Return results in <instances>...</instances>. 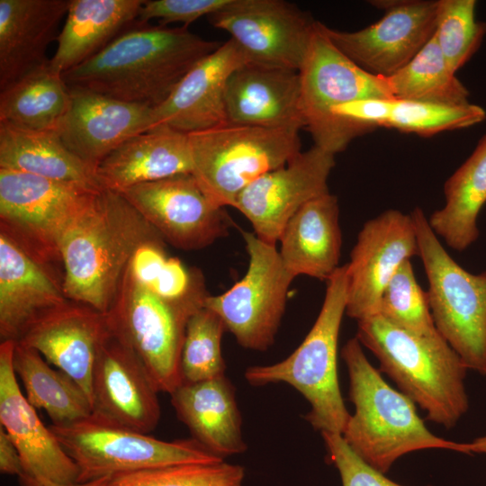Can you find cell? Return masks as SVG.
<instances>
[{
	"label": "cell",
	"instance_id": "obj_28",
	"mask_svg": "<svg viewBox=\"0 0 486 486\" xmlns=\"http://www.w3.org/2000/svg\"><path fill=\"white\" fill-rule=\"evenodd\" d=\"M281 258L294 276L327 281L339 267V205L329 192L308 202L288 220L279 240Z\"/></svg>",
	"mask_w": 486,
	"mask_h": 486
},
{
	"label": "cell",
	"instance_id": "obj_31",
	"mask_svg": "<svg viewBox=\"0 0 486 486\" xmlns=\"http://www.w3.org/2000/svg\"><path fill=\"white\" fill-rule=\"evenodd\" d=\"M445 204L428 220L448 247L463 251L479 237L478 215L486 203V134L444 184Z\"/></svg>",
	"mask_w": 486,
	"mask_h": 486
},
{
	"label": "cell",
	"instance_id": "obj_38",
	"mask_svg": "<svg viewBox=\"0 0 486 486\" xmlns=\"http://www.w3.org/2000/svg\"><path fill=\"white\" fill-rule=\"evenodd\" d=\"M378 314L392 325L418 336L438 333L427 292L419 286L410 260L401 265L384 289Z\"/></svg>",
	"mask_w": 486,
	"mask_h": 486
},
{
	"label": "cell",
	"instance_id": "obj_2",
	"mask_svg": "<svg viewBox=\"0 0 486 486\" xmlns=\"http://www.w3.org/2000/svg\"><path fill=\"white\" fill-rule=\"evenodd\" d=\"M155 239L164 238L120 193L101 190L60 244L66 297L107 313L135 249Z\"/></svg>",
	"mask_w": 486,
	"mask_h": 486
},
{
	"label": "cell",
	"instance_id": "obj_16",
	"mask_svg": "<svg viewBox=\"0 0 486 486\" xmlns=\"http://www.w3.org/2000/svg\"><path fill=\"white\" fill-rule=\"evenodd\" d=\"M335 155L317 146L246 187L233 207L251 223L260 239L276 245L288 220L308 202L328 193Z\"/></svg>",
	"mask_w": 486,
	"mask_h": 486
},
{
	"label": "cell",
	"instance_id": "obj_7",
	"mask_svg": "<svg viewBox=\"0 0 486 486\" xmlns=\"http://www.w3.org/2000/svg\"><path fill=\"white\" fill-rule=\"evenodd\" d=\"M299 131L225 123L189 133L192 174L212 202L233 207L246 187L301 152Z\"/></svg>",
	"mask_w": 486,
	"mask_h": 486
},
{
	"label": "cell",
	"instance_id": "obj_32",
	"mask_svg": "<svg viewBox=\"0 0 486 486\" xmlns=\"http://www.w3.org/2000/svg\"><path fill=\"white\" fill-rule=\"evenodd\" d=\"M71 103L70 89L50 59L0 90V122L57 132Z\"/></svg>",
	"mask_w": 486,
	"mask_h": 486
},
{
	"label": "cell",
	"instance_id": "obj_24",
	"mask_svg": "<svg viewBox=\"0 0 486 486\" xmlns=\"http://www.w3.org/2000/svg\"><path fill=\"white\" fill-rule=\"evenodd\" d=\"M68 301L54 274L0 232L1 342H17L36 320Z\"/></svg>",
	"mask_w": 486,
	"mask_h": 486
},
{
	"label": "cell",
	"instance_id": "obj_40",
	"mask_svg": "<svg viewBox=\"0 0 486 486\" xmlns=\"http://www.w3.org/2000/svg\"><path fill=\"white\" fill-rule=\"evenodd\" d=\"M245 469L225 461L180 464L111 476L106 486H243Z\"/></svg>",
	"mask_w": 486,
	"mask_h": 486
},
{
	"label": "cell",
	"instance_id": "obj_35",
	"mask_svg": "<svg viewBox=\"0 0 486 486\" xmlns=\"http://www.w3.org/2000/svg\"><path fill=\"white\" fill-rule=\"evenodd\" d=\"M384 79L395 100L469 103V91L447 64L434 36L407 65Z\"/></svg>",
	"mask_w": 486,
	"mask_h": 486
},
{
	"label": "cell",
	"instance_id": "obj_43",
	"mask_svg": "<svg viewBox=\"0 0 486 486\" xmlns=\"http://www.w3.org/2000/svg\"><path fill=\"white\" fill-rule=\"evenodd\" d=\"M0 471L2 473L17 477L24 472L20 454L2 427L0 428Z\"/></svg>",
	"mask_w": 486,
	"mask_h": 486
},
{
	"label": "cell",
	"instance_id": "obj_27",
	"mask_svg": "<svg viewBox=\"0 0 486 486\" xmlns=\"http://www.w3.org/2000/svg\"><path fill=\"white\" fill-rule=\"evenodd\" d=\"M170 396L177 418L192 437L212 453L225 459L248 449L235 388L225 374L182 383Z\"/></svg>",
	"mask_w": 486,
	"mask_h": 486
},
{
	"label": "cell",
	"instance_id": "obj_8",
	"mask_svg": "<svg viewBox=\"0 0 486 486\" xmlns=\"http://www.w3.org/2000/svg\"><path fill=\"white\" fill-rule=\"evenodd\" d=\"M101 190L0 168V232L52 272L66 232Z\"/></svg>",
	"mask_w": 486,
	"mask_h": 486
},
{
	"label": "cell",
	"instance_id": "obj_20",
	"mask_svg": "<svg viewBox=\"0 0 486 486\" xmlns=\"http://www.w3.org/2000/svg\"><path fill=\"white\" fill-rule=\"evenodd\" d=\"M14 341L0 344V422L16 446L23 474L77 482L79 469L22 394L14 369Z\"/></svg>",
	"mask_w": 486,
	"mask_h": 486
},
{
	"label": "cell",
	"instance_id": "obj_25",
	"mask_svg": "<svg viewBox=\"0 0 486 486\" xmlns=\"http://www.w3.org/2000/svg\"><path fill=\"white\" fill-rule=\"evenodd\" d=\"M70 0H0V90L50 59Z\"/></svg>",
	"mask_w": 486,
	"mask_h": 486
},
{
	"label": "cell",
	"instance_id": "obj_22",
	"mask_svg": "<svg viewBox=\"0 0 486 486\" xmlns=\"http://www.w3.org/2000/svg\"><path fill=\"white\" fill-rule=\"evenodd\" d=\"M105 328V313L68 301L36 320L15 343L38 351L70 376L92 402L93 369Z\"/></svg>",
	"mask_w": 486,
	"mask_h": 486
},
{
	"label": "cell",
	"instance_id": "obj_23",
	"mask_svg": "<svg viewBox=\"0 0 486 486\" xmlns=\"http://www.w3.org/2000/svg\"><path fill=\"white\" fill-rule=\"evenodd\" d=\"M228 123L272 129L305 128L299 71L246 63L230 76L225 91Z\"/></svg>",
	"mask_w": 486,
	"mask_h": 486
},
{
	"label": "cell",
	"instance_id": "obj_3",
	"mask_svg": "<svg viewBox=\"0 0 486 486\" xmlns=\"http://www.w3.org/2000/svg\"><path fill=\"white\" fill-rule=\"evenodd\" d=\"M349 377V399L355 406L342 432L347 446L366 464L387 472L402 455L422 449L466 454L465 443L431 433L415 403L394 390L367 359L356 337L341 350Z\"/></svg>",
	"mask_w": 486,
	"mask_h": 486
},
{
	"label": "cell",
	"instance_id": "obj_39",
	"mask_svg": "<svg viewBox=\"0 0 486 486\" xmlns=\"http://www.w3.org/2000/svg\"><path fill=\"white\" fill-rule=\"evenodd\" d=\"M485 110L471 103L448 104L395 100L386 128L420 136L464 129L483 122Z\"/></svg>",
	"mask_w": 486,
	"mask_h": 486
},
{
	"label": "cell",
	"instance_id": "obj_26",
	"mask_svg": "<svg viewBox=\"0 0 486 486\" xmlns=\"http://www.w3.org/2000/svg\"><path fill=\"white\" fill-rule=\"evenodd\" d=\"M192 173L193 158L188 134L163 127L130 137L95 169L101 189L114 192Z\"/></svg>",
	"mask_w": 486,
	"mask_h": 486
},
{
	"label": "cell",
	"instance_id": "obj_33",
	"mask_svg": "<svg viewBox=\"0 0 486 486\" xmlns=\"http://www.w3.org/2000/svg\"><path fill=\"white\" fill-rule=\"evenodd\" d=\"M14 369L26 391V399L44 410L52 425L68 424L93 413L91 400L67 374L50 367L35 349L15 343Z\"/></svg>",
	"mask_w": 486,
	"mask_h": 486
},
{
	"label": "cell",
	"instance_id": "obj_19",
	"mask_svg": "<svg viewBox=\"0 0 486 486\" xmlns=\"http://www.w3.org/2000/svg\"><path fill=\"white\" fill-rule=\"evenodd\" d=\"M69 89L70 107L57 133L73 154L94 170L125 140L155 127L151 107L79 87Z\"/></svg>",
	"mask_w": 486,
	"mask_h": 486
},
{
	"label": "cell",
	"instance_id": "obj_1",
	"mask_svg": "<svg viewBox=\"0 0 486 486\" xmlns=\"http://www.w3.org/2000/svg\"><path fill=\"white\" fill-rule=\"evenodd\" d=\"M220 45L185 26L139 23L62 76L69 87L156 108L197 63Z\"/></svg>",
	"mask_w": 486,
	"mask_h": 486
},
{
	"label": "cell",
	"instance_id": "obj_36",
	"mask_svg": "<svg viewBox=\"0 0 486 486\" xmlns=\"http://www.w3.org/2000/svg\"><path fill=\"white\" fill-rule=\"evenodd\" d=\"M226 327L212 310L202 307L187 320L181 353L182 383L225 374L221 339Z\"/></svg>",
	"mask_w": 486,
	"mask_h": 486
},
{
	"label": "cell",
	"instance_id": "obj_44",
	"mask_svg": "<svg viewBox=\"0 0 486 486\" xmlns=\"http://www.w3.org/2000/svg\"><path fill=\"white\" fill-rule=\"evenodd\" d=\"M110 477H104L85 482L60 483L41 477L22 474L18 477L21 486H106Z\"/></svg>",
	"mask_w": 486,
	"mask_h": 486
},
{
	"label": "cell",
	"instance_id": "obj_21",
	"mask_svg": "<svg viewBox=\"0 0 486 486\" xmlns=\"http://www.w3.org/2000/svg\"><path fill=\"white\" fill-rule=\"evenodd\" d=\"M246 63L247 56L233 40L221 43L186 74L162 104L153 108L154 128L189 134L228 123L227 82Z\"/></svg>",
	"mask_w": 486,
	"mask_h": 486
},
{
	"label": "cell",
	"instance_id": "obj_6",
	"mask_svg": "<svg viewBox=\"0 0 486 486\" xmlns=\"http://www.w3.org/2000/svg\"><path fill=\"white\" fill-rule=\"evenodd\" d=\"M410 215L435 326L468 369L486 375V271L474 274L456 263L421 208Z\"/></svg>",
	"mask_w": 486,
	"mask_h": 486
},
{
	"label": "cell",
	"instance_id": "obj_17",
	"mask_svg": "<svg viewBox=\"0 0 486 486\" xmlns=\"http://www.w3.org/2000/svg\"><path fill=\"white\" fill-rule=\"evenodd\" d=\"M414 256L418 248L410 213L388 210L366 221L346 264V314L356 321L378 314L384 289Z\"/></svg>",
	"mask_w": 486,
	"mask_h": 486
},
{
	"label": "cell",
	"instance_id": "obj_11",
	"mask_svg": "<svg viewBox=\"0 0 486 486\" xmlns=\"http://www.w3.org/2000/svg\"><path fill=\"white\" fill-rule=\"evenodd\" d=\"M193 314L151 292L127 267L105 313L108 325L138 356L158 392L169 394L183 382L181 353Z\"/></svg>",
	"mask_w": 486,
	"mask_h": 486
},
{
	"label": "cell",
	"instance_id": "obj_12",
	"mask_svg": "<svg viewBox=\"0 0 486 486\" xmlns=\"http://www.w3.org/2000/svg\"><path fill=\"white\" fill-rule=\"evenodd\" d=\"M302 111L314 145L336 155L346 149L331 108L363 98L393 99L384 77L359 68L328 39L317 22L299 70Z\"/></svg>",
	"mask_w": 486,
	"mask_h": 486
},
{
	"label": "cell",
	"instance_id": "obj_10",
	"mask_svg": "<svg viewBox=\"0 0 486 486\" xmlns=\"http://www.w3.org/2000/svg\"><path fill=\"white\" fill-rule=\"evenodd\" d=\"M248 255L244 276L219 295H209L204 307L214 311L237 342L247 349L266 351L274 338L294 276L285 267L276 245L242 231Z\"/></svg>",
	"mask_w": 486,
	"mask_h": 486
},
{
	"label": "cell",
	"instance_id": "obj_30",
	"mask_svg": "<svg viewBox=\"0 0 486 486\" xmlns=\"http://www.w3.org/2000/svg\"><path fill=\"white\" fill-rule=\"evenodd\" d=\"M0 168L101 189L95 170L73 154L54 131L0 122Z\"/></svg>",
	"mask_w": 486,
	"mask_h": 486
},
{
	"label": "cell",
	"instance_id": "obj_14",
	"mask_svg": "<svg viewBox=\"0 0 486 486\" xmlns=\"http://www.w3.org/2000/svg\"><path fill=\"white\" fill-rule=\"evenodd\" d=\"M120 193L161 235L183 250H198L229 234L224 207L212 202L193 174L139 184Z\"/></svg>",
	"mask_w": 486,
	"mask_h": 486
},
{
	"label": "cell",
	"instance_id": "obj_45",
	"mask_svg": "<svg viewBox=\"0 0 486 486\" xmlns=\"http://www.w3.org/2000/svg\"><path fill=\"white\" fill-rule=\"evenodd\" d=\"M466 454H486V435L475 438L470 443H465Z\"/></svg>",
	"mask_w": 486,
	"mask_h": 486
},
{
	"label": "cell",
	"instance_id": "obj_18",
	"mask_svg": "<svg viewBox=\"0 0 486 486\" xmlns=\"http://www.w3.org/2000/svg\"><path fill=\"white\" fill-rule=\"evenodd\" d=\"M158 392L138 356L106 320L93 369V414L148 434L160 418Z\"/></svg>",
	"mask_w": 486,
	"mask_h": 486
},
{
	"label": "cell",
	"instance_id": "obj_42",
	"mask_svg": "<svg viewBox=\"0 0 486 486\" xmlns=\"http://www.w3.org/2000/svg\"><path fill=\"white\" fill-rule=\"evenodd\" d=\"M230 0H145L137 22L146 24L151 19L159 20V25L182 22L185 27L202 16H209L223 7Z\"/></svg>",
	"mask_w": 486,
	"mask_h": 486
},
{
	"label": "cell",
	"instance_id": "obj_13",
	"mask_svg": "<svg viewBox=\"0 0 486 486\" xmlns=\"http://www.w3.org/2000/svg\"><path fill=\"white\" fill-rule=\"evenodd\" d=\"M230 33L248 63L299 71L317 21L284 0H230L208 16Z\"/></svg>",
	"mask_w": 486,
	"mask_h": 486
},
{
	"label": "cell",
	"instance_id": "obj_29",
	"mask_svg": "<svg viewBox=\"0 0 486 486\" xmlns=\"http://www.w3.org/2000/svg\"><path fill=\"white\" fill-rule=\"evenodd\" d=\"M145 0H70L50 64L63 74L91 58L138 18Z\"/></svg>",
	"mask_w": 486,
	"mask_h": 486
},
{
	"label": "cell",
	"instance_id": "obj_9",
	"mask_svg": "<svg viewBox=\"0 0 486 486\" xmlns=\"http://www.w3.org/2000/svg\"><path fill=\"white\" fill-rule=\"evenodd\" d=\"M49 428L77 465V482L173 464L224 461L193 437L163 441L93 413Z\"/></svg>",
	"mask_w": 486,
	"mask_h": 486
},
{
	"label": "cell",
	"instance_id": "obj_5",
	"mask_svg": "<svg viewBox=\"0 0 486 486\" xmlns=\"http://www.w3.org/2000/svg\"><path fill=\"white\" fill-rule=\"evenodd\" d=\"M326 282L321 309L301 345L276 364L248 367L244 375L253 386L288 383L310 403L304 418L315 430L342 434L350 417L338 374V336L347 300L346 266H339Z\"/></svg>",
	"mask_w": 486,
	"mask_h": 486
},
{
	"label": "cell",
	"instance_id": "obj_37",
	"mask_svg": "<svg viewBox=\"0 0 486 486\" xmlns=\"http://www.w3.org/2000/svg\"><path fill=\"white\" fill-rule=\"evenodd\" d=\"M475 0H439L434 39L454 72L477 51L486 23L476 20Z\"/></svg>",
	"mask_w": 486,
	"mask_h": 486
},
{
	"label": "cell",
	"instance_id": "obj_34",
	"mask_svg": "<svg viewBox=\"0 0 486 486\" xmlns=\"http://www.w3.org/2000/svg\"><path fill=\"white\" fill-rule=\"evenodd\" d=\"M163 239L146 241L134 251L127 270L151 292L194 313L210 295L197 268H189L177 257L167 256Z\"/></svg>",
	"mask_w": 486,
	"mask_h": 486
},
{
	"label": "cell",
	"instance_id": "obj_15",
	"mask_svg": "<svg viewBox=\"0 0 486 486\" xmlns=\"http://www.w3.org/2000/svg\"><path fill=\"white\" fill-rule=\"evenodd\" d=\"M384 10L376 22L356 32L325 25L331 42L359 68L389 77L407 65L433 38L438 1H378Z\"/></svg>",
	"mask_w": 486,
	"mask_h": 486
},
{
	"label": "cell",
	"instance_id": "obj_41",
	"mask_svg": "<svg viewBox=\"0 0 486 486\" xmlns=\"http://www.w3.org/2000/svg\"><path fill=\"white\" fill-rule=\"evenodd\" d=\"M321 436L328 460L339 472L342 486H403L362 460L347 446L341 434L321 432Z\"/></svg>",
	"mask_w": 486,
	"mask_h": 486
},
{
	"label": "cell",
	"instance_id": "obj_4",
	"mask_svg": "<svg viewBox=\"0 0 486 486\" xmlns=\"http://www.w3.org/2000/svg\"><path fill=\"white\" fill-rule=\"evenodd\" d=\"M356 338L427 418L452 428L469 409L466 364L439 334L422 337L376 314L357 320Z\"/></svg>",
	"mask_w": 486,
	"mask_h": 486
}]
</instances>
